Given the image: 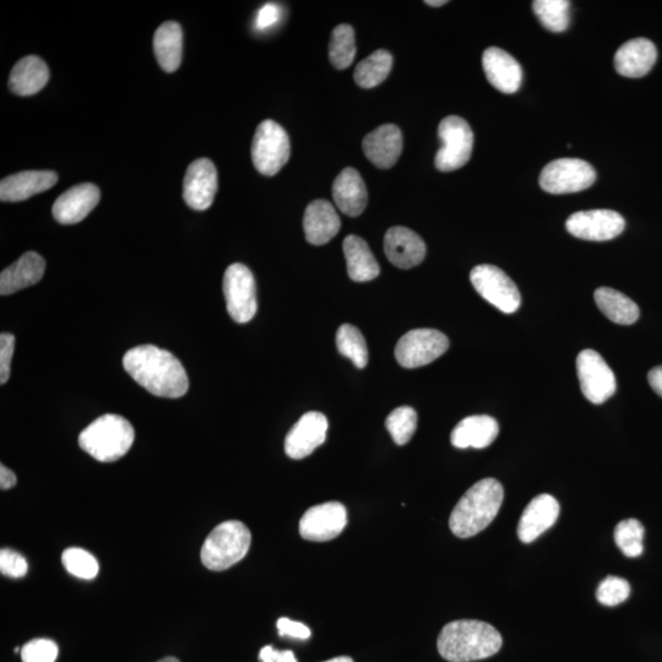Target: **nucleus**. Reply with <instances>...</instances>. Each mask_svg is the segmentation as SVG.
<instances>
[{"instance_id": "1", "label": "nucleus", "mask_w": 662, "mask_h": 662, "mask_svg": "<svg viewBox=\"0 0 662 662\" xmlns=\"http://www.w3.org/2000/svg\"><path fill=\"white\" fill-rule=\"evenodd\" d=\"M130 377L159 398L178 399L186 395L189 381L186 370L175 355L154 345L130 349L123 357Z\"/></svg>"}, {"instance_id": "2", "label": "nucleus", "mask_w": 662, "mask_h": 662, "mask_svg": "<svg viewBox=\"0 0 662 662\" xmlns=\"http://www.w3.org/2000/svg\"><path fill=\"white\" fill-rule=\"evenodd\" d=\"M503 639L491 624L459 620L444 626L437 640L438 653L449 662L485 660L501 650Z\"/></svg>"}, {"instance_id": "3", "label": "nucleus", "mask_w": 662, "mask_h": 662, "mask_svg": "<svg viewBox=\"0 0 662 662\" xmlns=\"http://www.w3.org/2000/svg\"><path fill=\"white\" fill-rule=\"evenodd\" d=\"M503 498V486L496 479L477 482L460 498L450 514V530L460 539L481 533L497 517Z\"/></svg>"}, {"instance_id": "4", "label": "nucleus", "mask_w": 662, "mask_h": 662, "mask_svg": "<svg viewBox=\"0 0 662 662\" xmlns=\"http://www.w3.org/2000/svg\"><path fill=\"white\" fill-rule=\"evenodd\" d=\"M135 432L122 416L103 415L85 428L79 436V446L102 463L121 459L132 448Z\"/></svg>"}, {"instance_id": "5", "label": "nucleus", "mask_w": 662, "mask_h": 662, "mask_svg": "<svg viewBox=\"0 0 662 662\" xmlns=\"http://www.w3.org/2000/svg\"><path fill=\"white\" fill-rule=\"evenodd\" d=\"M252 544L251 531L238 520L217 525L206 537L200 557L210 571L221 572L246 557Z\"/></svg>"}, {"instance_id": "6", "label": "nucleus", "mask_w": 662, "mask_h": 662, "mask_svg": "<svg viewBox=\"0 0 662 662\" xmlns=\"http://www.w3.org/2000/svg\"><path fill=\"white\" fill-rule=\"evenodd\" d=\"M290 155L291 144L286 130L270 119L260 123L252 143V160L258 172L275 176L287 164Z\"/></svg>"}, {"instance_id": "7", "label": "nucleus", "mask_w": 662, "mask_h": 662, "mask_svg": "<svg viewBox=\"0 0 662 662\" xmlns=\"http://www.w3.org/2000/svg\"><path fill=\"white\" fill-rule=\"evenodd\" d=\"M442 148L436 155V167L441 172H452L468 164L474 133L465 119L458 116L444 118L438 128Z\"/></svg>"}, {"instance_id": "8", "label": "nucleus", "mask_w": 662, "mask_h": 662, "mask_svg": "<svg viewBox=\"0 0 662 662\" xmlns=\"http://www.w3.org/2000/svg\"><path fill=\"white\" fill-rule=\"evenodd\" d=\"M470 280L476 292L498 311L512 314L522 305V296L517 285L495 265H477L471 270Z\"/></svg>"}, {"instance_id": "9", "label": "nucleus", "mask_w": 662, "mask_h": 662, "mask_svg": "<svg viewBox=\"0 0 662 662\" xmlns=\"http://www.w3.org/2000/svg\"><path fill=\"white\" fill-rule=\"evenodd\" d=\"M449 340L436 329H415L405 334L395 347V357L404 368H419L430 365L446 354Z\"/></svg>"}, {"instance_id": "10", "label": "nucleus", "mask_w": 662, "mask_h": 662, "mask_svg": "<svg viewBox=\"0 0 662 662\" xmlns=\"http://www.w3.org/2000/svg\"><path fill=\"white\" fill-rule=\"evenodd\" d=\"M227 312L237 323H248L257 313V287L252 271L246 265H230L224 275Z\"/></svg>"}, {"instance_id": "11", "label": "nucleus", "mask_w": 662, "mask_h": 662, "mask_svg": "<svg viewBox=\"0 0 662 662\" xmlns=\"http://www.w3.org/2000/svg\"><path fill=\"white\" fill-rule=\"evenodd\" d=\"M596 181V171L584 160L560 159L550 162L540 176V186L551 194L585 191Z\"/></svg>"}, {"instance_id": "12", "label": "nucleus", "mask_w": 662, "mask_h": 662, "mask_svg": "<svg viewBox=\"0 0 662 662\" xmlns=\"http://www.w3.org/2000/svg\"><path fill=\"white\" fill-rule=\"evenodd\" d=\"M577 373L580 388L590 403L600 405L616 393L615 373L599 352L586 349L577 357Z\"/></svg>"}, {"instance_id": "13", "label": "nucleus", "mask_w": 662, "mask_h": 662, "mask_svg": "<svg viewBox=\"0 0 662 662\" xmlns=\"http://www.w3.org/2000/svg\"><path fill=\"white\" fill-rule=\"evenodd\" d=\"M566 227L572 236L580 240L604 242L620 236L626 221L613 210L578 211L568 217Z\"/></svg>"}, {"instance_id": "14", "label": "nucleus", "mask_w": 662, "mask_h": 662, "mask_svg": "<svg viewBox=\"0 0 662 662\" xmlns=\"http://www.w3.org/2000/svg\"><path fill=\"white\" fill-rule=\"evenodd\" d=\"M346 525L347 510L344 504L328 502L307 510L300 522V534L308 541H330L343 533Z\"/></svg>"}, {"instance_id": "15", "label": "nucleus", "mask_w": 662, "mask_h": 662, "mask_svg": "<svg viewBox=\"0 0 662 662\" xmlns=\"http://www.w3.org/2000/svg\"><path fill=\"white\" fill-rule=\"evenodd\" d=\"M328 428L329 423L325 415L317 411L307 412L286 436L287 457L295 460L307 458L325 442Z\"/></svg>"}, {"instance_id": "16", "label": "nucleus", "mask_w": 662, "mask_h": 662, "mask_svg": "<svg viewBox=\"0 0 662 662\" xmlns=\"http://www.w3.org/2000/svg\"><path fill=\"white\" fill-rule=\"evenodd\" d=\"M217 192V171L213 161L199 159L189 165L183 183V198L189 208L209 209Z\"/></svg>"}, {"instance_id": "17", "label": "nucleus", "mask_w": 662, "mask_h": 662, "mask_svg": "<svg viewBox=\"0 0 662 662\" xmlns=\"http://www.w3.org/2000/svg\"><path fill=\"white\" fill-rule=\"evenodd\" d=\"M100 198V189L95 184H78L68 189L54 202L53 217L62 225L78 224L96 208Z\"/></svg>"}, {"instance_id": "18", "label": "nucleus", "mask_w": 662, "mask_h": 662, "mask_svg": "<svg viewBox=\"0 0 662 662\" xmlns=\"http://www.w3.org/2000/svg\"><path fill=\"white\" fill-rule=\"evenodd\" d=\"M384 251L389 262L400 269L417 267L426 257V244L416 232L406 227H392L384 237Z\"/></svg>"}, {"instance_id": "19", "label": "nucleus", "mask_w": 662, "mask_h": 662, "mask_svg": "<svg viewBox=\"0 0 662 662\" xmlns=\"http://www.w3.org/2000/svg\"><path fill=\"white\" fill-rule=\"evenodd\" d=\"M560 517V503L551 495H540L525 508L518 525V536L524 544H531L551 529Z\"/></svg>"}, {"instance_id": "20", "label": "nucleus", "mask_w": 662, "mask_h": 662, "mask_svg": "<svg viewBox=\"0 0 662 662\" xmlns=\"http://www.w3.org/2000/svg\"><path fill=\"white\" fill-rule=\"evenodd\" d=\"M486 78L493 88L503 94H514L520 89L523 70L517 59L501 48L491 47L482 57Z\"/></svg>"}, {"instance_id": "21", "label": "nucleus", "mask_w": 662, "mask_h": 662, "mask_svg": "<svg viewBox=\"0 0 662 662\" xmlns=\"http://www.w3.org/2000/svg\"><path fill=\"white\" fill-rule=\"evenodd\" d=\"M362 148L374 166L388 170L398 162L403 151V134L394 124H384L366 135Z\"/></svg>"}, {"instance_id": "22", "label": "nucleus", "mask_w": 662, "mask_h": 662, "mask_svg": "<svg viewBox=\"0 0 662 662\" xmlns=\"http://www.w3.org/2000/svg\"><path fill=\"white\" fill-rule=\"evenodd\" d=\"M58 175L54 171H24L4 178L0 182V200L19 203L56 186Z\"/></svg>"}, {"instance_id": "23", "label": "nucleus", "mask_w": 662, "mask_h": 662, "mask_svg": "<svg viewBox=\"0 0 662 662\" xmlns=\"http://www.w3.org/2000/svg\"><path fill=\"white\" fill-rule=\"evenodd\" d=\"M340 227V217L328 200H314L307 206L303 229L308 243L323 246L338 235Z\"/></svg>"}, {"instance_id": "24", "label": "nucleus", "mask_w": 662, "mask_h": 662, "mask_svg": "<svg viewBox=\"0 0 662 662\" xmlns=\"http://www.w3.org/2000/svg\"><path fill=\"white\" fill-rule=\"evenodd\" d=\"M658 58V51L648 39H634L624 43L615 56L618 74L627 78H642L647 75Z\"/></svg>"}, {"instance_id": "25", "label": "nucleus", "mask_w": 662, "mask_h": 662, "mask_svg": "<svg viewBox=\"0 0 662 662\" xmlns=\"http://www.w3.org/2000/svg\"><path fill=\"white\" fill-rule=\"evenodd\" d=\"M46 260L39 253L27 252L9 268L0 274V293L2 296L34 286L45 275Z\"/></svg>"}, {"instance_id": "26", "label": "nucleus", "mask_w": 662, "mask_h": 662, "mask_svg": "<svg viewBox=\"0 0 662 662\" xmlns=\"http://www.w3.org/2000/svg\"><path fill=\"white\" fill-rule=\"evenodd\" d=\"M499 433L498 422L491 416L466 417L454 428L450 442L458 449L490 447Z\"/></svg>"}, {"instance_id": "27", "label": "nucleus", "mask_w": 662, "mask_h": 662, "mask_svg": "<svg viewBox=\"0 0 662 662\" xmlns=\"http://www.w3.org/2000/svg\"><path fill=\"white\" fill-rule=\"evenodd\" d=\"M333 198L338 208L347 216H360L368 203L365 182L355 168H345L333 184Z\"/></svg>"}, {"instance_id": "28", "label": "nucleus", "mask_w": 662, "mask_h": 662, "mask_svg": "<svg viewBox=\"0 0 662 662\" xmlns=\"http://www.w3.org/2000/svg\"><path fill=\"white\" fill-rule=\"evenodd\" d=\"M50 80V69L37 56H27L14 65L9 77V89L18 96L40 92Z\"/></svg>"}, {"instance_id": "29", "label": "nucleus", "mask_w": 662, "mask_h": 662, "mask_svg": "<svg viewBox=\"0 0 662 662\" xmlns=\"http://www.w3.org/2000/svg\"><path fill=\"white\" fill-rule=\"evenodd\" d=\"M344 254L347 264V274L355 282H367L378 278L381 268L377 259L363 238L350 235L345 238Z\"/></svg>"}, {"instance_id": "30", "label": "nucleus", "mask_w": 662, "mask_h": 662, "mask_svg": "<svg viewBox=\"0 0 662 662\" xmlns=\"http://www.w3.org/2000/svg\"><path fill=\"white\" fill-rule=\"evenodd\" d=\"M154 51L157 62L166 73H173L182 63L183 32L175 21H167L156 30Z\"/></svg>"}, {"instance_id": "31", "label": "nucleus", "mask_w": 662, "mask_h": 662, "mask_svg": "<svg viewBox=\"0 0 662 662\" xmlns=\"http://www.w3.org/2000/svg\"><path fill=\"white\" fill-rule=\"evenodd\" d=\"M595 302L600 311L605 314L611 322L621 325H631L639 318V307L631 298L622 292L600 287L595 291Z\"/></svg>"}, {"instance_id": "32", "label": "nucleus", "mask_w": 662, "mask_h": 662, "mask_svg": "<svg viewBox=\"0 0 662 662\" xmlns=\"http://www.w3.org/2000/svg\"><path fill=\"white\" fill-rule=\"evenodd\" d=\"M393 67V56L388 51L379 50L363 59L355 70V81L363 89L376 88L388 78Z\"/></svg>"}, {"instance_id": "33", "label": "nucleus", "mask_w": 662, "mask_h": 662, "mask_svg": "<svg viewBox=\"0 0 662 662\" xmlns=\"http://www.w3.org/2000/svg\"><path fill=\"white\" fill-rule=\"evenodd\" d=\"M356 56L355 31L352 26L341 24L336 26L331 35L329 58L336 69L349 68Z\"/></svg>"}, {"instance_id": "34", "label": "nucleus", "mask_w": 662, "mask_h": 662, "mask_svg": "<svg viewBox=\"0 0 662 662\" xmlns=\"http://www.w3.org/2000/svg\"><path fill=\"white\" fill-rule=\"evenodd\" d=\"M336 346L341 355L349 358L357 368L368 365V349L365 338L354 325L344 324L336 334Z\"/></svg>"}, {"instance_id": "35", "label": "nucleus", "mask_w": 662, "mask_h": 662, "mask_svg": "<svg viewBox=\"0 0 662 662\" xmlns=\"http://www.w3.org/2000/svg\"><path fill=\"white\" fill-rule=\"evenodd\" d=\"M533 8L537 19L552 32L566 31L571 23V2L567 0H536Z\"/></svg>"}, {"instance_id": "36", "label": "nucleus", "mask_w": 662, "mask_h": 662, "mask_svg": "<svg viewBox=\"0 0 662 662\" xmlns=\"http://www.w3.org/2000/svg\"><path fill=\"white\" fill-rule=\"evenodd\" d=\"M645 529L637 519L622 520L615 529L616 545L628 558H637L644 552Z\"/></svg>"}, {"instance_id": "37", "label": "nucleus", "mask_w": 662, "mask_h": 662, "mask_svg": "<svg viewBox=\"0 0 662 662\" xmlns=\"http://www.w3.org/2000/svg\"><path fill=\"white\" fill-rule=\"evenodd\" d=\"M387 430L398 446H405L414 437L417 428V414L410 406L395 409L385 421Z\"/></svg>"}, {"instance_id": "38", "label": "nucleus", "mask_w": 662, "mask_h": 662, "mask_svg": "<svg viewBox=\"0 0 662 662\" xmlns=\"http://www.w3.org/2000/svg\"><path fill=\"white\" fill-rule=\"evenodd\" d=\"M62 562L67 572L79 579H94L100 571L99 562L84 548H68L63 552Z\"/></svg>"}, {"instance_id": "39", "label": "nucleus", "mask_w": 662, "mask_h": 662, "mask_svg": "<svg viewBox=\"0 0 662 662\" xmlns=\"http://www.w3.org/2000/svg\"><path fill=\"white\" fill-rule=\"evenodd\" d=\"M631 595V585L626 579L620 577H607L599 585L596 598L601 605L618 606L623 604Z\"/></svg>"}, {"instance_id": "40", "label": "nucleus", "mask_w": 662, "mask_h": 662, "mask_svg": "<svg viewBox=\"0 0 662 662\" xmlns=\"http://www.w3.org/2000/svg\"><path fill=\"white\" fill-rule=\"evenodd\" d=\"M57 658V644L50 639L31 640L21 649L23 662H56Z\"/></svg>"}, {"instance_id": "41", "label": "nucleus", "mask_w": 662, "mask_h": 662, "mask_svg": "<svg viewBox=\"0 0 662 662\" xmlns=\"http://www.w3.org/2000/svg\"><path fill=\"white\" fill-rule=\"evenodd\" d=\"M29 571L27 562L20 553L9 548L0 551V572L10 578H23Z\"/></svg>"}, {"instance_id": "42", "label": "nucleus", "mask_w": 662, "mask_h": 662, "mask_svg": "<svg viewBox=\"0 0 662 662\" xmlns=\"http://www.w3.org/2000/svg\"><path fill=\"white\" fill-rule=\"evenodd\" d=\"M15 336L9 333L0 335V383H8L10 366L14 355Z\"/></svg>"}, {"instance_id": "43", "label": "nucleus", "mask_w": 662, "mask_h": 662, "mask_svg": "<svg viewBox=\"0 0 662 662\" xmlns=\"http://www.w3.org/2000/svg\"><path fill=\"white\" fill-rule=\"evenodd\" d=\"M282 9L276 4H265L255 16V29L264 31L275 26L281 20Z\"/></svg>"}, {"instance_id": "44", "label": "nucleus", "mask_w": 662, "mask_h": 662, "mask_svg": "<svg viewBox=\"0 0 662 662\" xmlns=\"http://www.w3.org/2000/svg\"><path fill=\"white\" fill-rule=\"evenodd\" d=\"M278 631L281 637H290L295 639L307 640L311 638L312 632L306 624L289 620L282 617L278 621Z\"/></svg>"}, {"instance_id": "45", "label": "nucleus", "mask_w": 662, "mask_h": 662, "mask_svg": "<svg viewBox=\"0 0 662 662\" xmlns=\"http://www.w3.org/2000/svg\"><path fill=\"white\" fill-rule=\"evenodd\" d=\"M259 660L262 662H297L293 651H278L271 647V645H267V647L260 650Z\"/></svg>"}, {"instance_id": "46", "label": "nucleus", "mask_w": 662, "mask_h": 662, "mask_svg": "<svg viewBox=\"0 0 662 662\" xmlns=\"http://www.w3.org/2000/svg\"><path fill=\"white\" fill-rule=\"evenodd\" d=\"M650 387L662 398V366L653 368L648 374Z\"/></svg>"}, {"instance_id": "47", "label": "nucleus", "mask_w": 662, "mask_h": 662, "mask_svg": "<svg viewBox=\"0 0 662 662\" xmlns=\"http://www.w3.org/2000/svg\"><path fill=\"white\" fill-rule=\"evenodd\" d=\"M16 485V476L12 470L0 465V488L9 490Z\"/></svg>"}, {"instance_id": "48", "label": "nucleus", "mask_w": 662, "mask_h": 662, "mask_svg": "<svg viewBox=\"0 0 662 662\" xmlns=\"http://www.w3.org/2000/svg\"><path fill=\"white\" fill-rule=\"evenodd\" d=\"M448 2L447 0H427L426 4L430 5V7H442V5H446Z\"/></svg>"}, {"instance_id": "49", "label": "nucleus", "mask_w": 662, "mask_h": 662, "mask_svg": "<svg viewBox=\"0 0 662 662\" xmlns=\"http://www.w3.org/2000/svg\"><path fill=\"white\" fill-rule=\"evenodd\" d=\"M324 662H354V660L349 658V656H338V658H334Z\"/></svg>"}, {"instance_id": "50", "label": "nucleus", "mask_w": 662, "mask_h": 662, "mask_svg": "<svg viewBox=\"0 0 662 662\" xmlns=\"http://www.w3.org/2000/svg\"><path fill=\"white\" fill-rule=\"evenodd\" d=\"M157 662H181V661H179V660L176 659V658H172V656H168V658H165V659L159 660V661H157Z\"/></svg>"}]
</instances>
